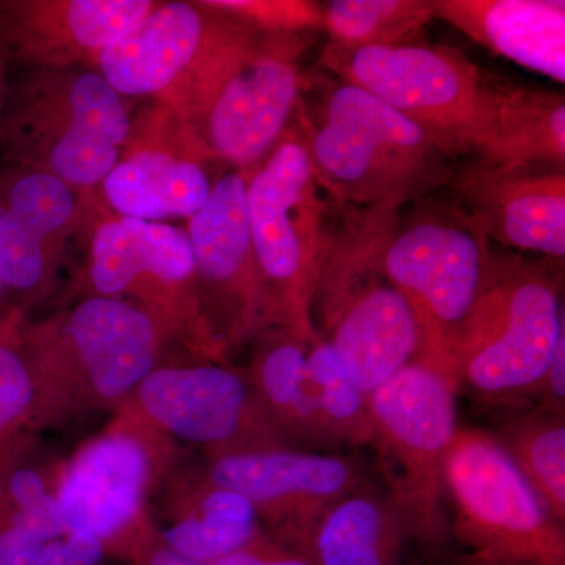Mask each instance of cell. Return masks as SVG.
<instances>
[{"label": "cell", "instance_id": "obj_1", "mask_svg": "<svg viewBox=\"0 0 565 565\" xmlns=\"http://www.w3.org/2000/svg\"><path fill=\"white\" fill-rule=\"evenodd\" d=\"M300 36H270L232 17L159 103L199 134L218 162L248 173L302 110Z\"/></svg>", "mask_w": 565, "mask_h": 565}, {"label": "cell", "instance_id": "obj_2", "mask_svg": "<svg viewBox=\"0 0 565 565\" xmlns=\"http://www.w3.org/2000/svg\"><path fill=\"white\" fill-rule=\"evenodd\" d=\"M21 340L35 384V434L117 412L170 345L139 307L95 294L43 321L25 319Z\"/></svg>", "mask_w": 565, "mask_h": 565}, {"label": "cell", "instance_id": "obj_3", "mask_svg": "<svg viewBox=\"0 0 565 565\" xmlns=\"http://www.w3.org/2000/svg\"><path fill=\"white\" fill-rule=\"evenodd\" d=\"M434 195L371 210V244L379 269L414 315L416 360L452 379V345L484 288L493 248L459 202Z\"/></svg>", "mask_w": 565, "mask_h": 565}, {"label": "cell", "instance_id": "obj_4", "mask_svg": "<svg viewBox=\"0 0 565 565\" xmlns=\"http://www.w3.org/2000/svg\"><path fill=\"white\" fill-rule=\"evenodd\" d=\"M313 120L302 107L316 174L333 202L356 210L399 207L452 184L445 148L363 88L327 81Z\"/></svg>", "mask_w": 565, "mask_h": 565}, {"label": "cell", "instance_id": "obj_5", "mask_svg": "<svg viewBox=\"0 0 565 565\" xmlns=\"http://www.w3.org/2000/svg\"><path fill=\"white\" fill-rule=\"evenodd\" d=\"M559 263L493 250L484 288L452 345L449 370L459 392L467 386L492 404L541 394L565 332Z\"/></svg>", "mask_w": 565, "mask_h": 565}, {"label": "cell", "instance_id": "obj_6", "mask_svg": "<svg viewBox=\"0 0 565 565\" xmlns=\"http://www.w3.org/2000/svg\"><path fill=\"white\" fill-rule=\"evenodd\" d=\"M20 70L9 77L0 161L44 170L95 195L131 132L126 99L92 66Z\"/></svg>", "mask_w": 565, "mask_h": 565}, {"label": "cell", "instance_id": "obj_7", "mask_svg": "<svg viewBox=\"0 0 565 565\" xmlns=\"http://www.w3.org/2000/svg\"><path fill=\"white\" fill-rule=\"evenodd\" d=\"M302 115V111H300ZM247 173L248 226L266 294L267 329L311 343L313 299L329 232V193L316 174L302 120Z\"/></svg>", "mask_w": 565, "mask_h": 565}, {"label": "cell", "instance_id": "obj_8", "mask_svg": "<svg viewBox=\"0 0 565 565\" xmlns=\"http://www.w3.org/2000/svg\"><path fill=\"white\" fill-rule=\"evenodd\" d=\"M341 210L343 218L329 222L313 319L367 396L416 360L419 334L403 294L374 262L371 210Z\"/></svg>", "mask_w": 565, "mask_h": 565}, {"label": "cell", "instance_id": "obj_9", "mask_svg": "<svg viewBox=\"0 0 565 565\" xmlns=\"http://www.w3.org/2000/svg\"><path fill=\"white\" fill-rule=\"evenodd\" d=\"M87 280L90 294L136 305L191 360L230 363L204 318L191 241L173 223L120 217L93 199Z\"/></svg>", "mask_w": 565, "mask_h": 565}, {"label": "cell", "instance_id": "obj_10", "mask_svg": "<svg viewBox=\"0 0 565 565\" xmlns=\"http://www.w3.org/2000/svg\"><path fill=\"white\" fill-rule=\"evenodd\" d=\"M456 382L414 360L367 394L373 448L388 492L407 515L414 544L435 556L451 539L446 515L445 457L459 429Z\"/></svg>", "mask_w": 565, "mask_h": 565}, {"label": "cell", "instance_id": "obj_11", "mask_svg": "<svg viewBox=\"0 0 565 565\" xmlns=\"http://www.w3.org/2000/svg\"><path fill=\"white\" fill-rule=\"evenodd\" d=\"M170 444L122 408L115 412L107 429L61 467L55 494L66 534L98 537L111 559L131 565L158 539L147 501L169 470Z\"/></svg>", "mask_w": 565, "mask_h": 565}, {"label": "cell", "instance_id": "obj_12", "mask_svg": "<svg viewBox=\"0 0 565 565\" xmlns=\"http://www.w3.org/2000/svg\"><path fill=\"white\" fill-rule=\"evenodd\" d=\"M451 534L493 565H565L564 525L494 435L459 427L445 457Z\"/></svg>", "mask_w": 565, "mask_h": 565}, {"label": "cell", "instance_id": "obj_13", "mask_svg": "<svg viewBox=\"0 0 565 565\" xmlns=\"http://www.w3.org/2000/svg\"><path fill=\"white\" fill-rule=\"evenodd\" d=\"M319 62L337 79L363 88L414 121L452 159L476 154L490 81L462 51L419 41L356 50L326 44Z\"/></svg>", "mask_w": 565, "mask_h": 565}, {"label": "cell", "instance_id": "obj_14", "mask_svg": "<svg viewBox=\"0 0 565 565\" xmlns=\"http://www.w3.org/2000/svg\"><path fill=\"white\" fill-rule=\"evenodd\" d=\"M121 408L169 440L200 449L206 459L288 446L245 370L232 363L163 362Z\"/></svg>", "mask_w": 565, "mask_h": 565}, {"label": "cell", "instance_id": "obj_15", "mask_svg": "<svg viewBox=\"0 0 565 565\" xmlns=\"http://www.w3.org/2000/svg\"><path fill=\"white\" fill-rule=\"evenodd\" d=\"M221 163L177 111L148 102L132 117L117 163L99 185L95 202L120 217L185 222L202 210L221 174Z\"/></svg>", "mask_w": 565, "mask_h": 565}, {"label": "cell", "instance_id": "obj_16", "mask_svg": "<svg viewBox=\"0 0 565 565\" xmlns=\"http://www.w3.org/2000/svg\"><path fill=\"white\" fill-rule=\"evenodd\" d=\"M204 475L250 500L269 537L300 556L322 516L370 484L351 457L289 446L207 459Z\"/></svg>", "mask_w": 565, "mask_h": 565}, {"label": "cell", "instance_id": "obj_17", "mask_svg": "<svg viewBox=\"0 0 565 565\" xmlns=\"http://www.w3.org/2000/svg\"><path fill=\"white\" fill-rule=\"evenodd\" d=\"M245 184L247 173L223 172L202 210L185 222L204 318L230 355L267 329Z\"/></svg>", "mask_w": 565, "mask_h": 565}, {"label": "cell", "instance_id": "obj_18", "mask_svg": "<svg viewBox=\"0 0 565 565\" xmlns=\"http://www.w3.org/2000/svg\"><path fill=\"white\" fill-rule=\"evenodd\" d=\"M459 204L490 244L534 253L552 262L565 256V169L476 159L456 172Z\"/></svg>", "mask_w": 565, "mask_h": 565}, {"label": "cell", "instance_id": "obj_19", "mask_svg": "<svg viewBox=\"0 0 565 565\" xmlns=\"http://www.w3.org/2000/svg\"><path fill=\"white\" fill-rule=\"evenodd\" d=\"M156 0H0V54L20 68L92 66Z\"/></svg>", "mask_w": 565, "mask_h": 565}, {"label": "cell", "instance_id": "obj_20", "mask_svg": "<svg viewBox=\"0 0 565 565\" xmlns=\"http://www.w3.org/2000/svg\"><path fill=\"white\" fill-rule=\"evenodd\" d=\"M228 21L206 2H158L96 57L93 68L122 98L161 102Z\"/></svg>", "mask_w": 565, "mask_h": 565}, {"label": "cell", "instance_id": "obj_21", "mask_svg": "<svg viewBox=\"0 0 565 565\" xmlns=\"http://www.w3.org/2000/svg\"><path fill=\"white\" fill-rule=\"evenodd\" d=\"M435 18L493 54L564 84L563 0H435Z\"/></svg>", "mask_w": 565, "mask_h": 565}, {"label": "cell", "instance_id": "obj_22", "mask_svg": "<svg viewBox=\"0 0 565 565\" xmlns=\"http://www.w3.org/2000/svg\"><path fill=\"white\" fill-rule=\"evenodd\" d=\"M253 341L255 351L245 373L286 445L308 451L338 449L316 407L307 341L282 329L263 330Z\"/></svg>", "mask_w": 565, "mask_h": 565}, {"label": "cell", "instance_id": "obj_23", "mask_svg": "<svg viewBox=\"0 0 565 565\" xmlns=\"http://www.w3.org/2000/svg\"><path fill=\"white\" fill-rule=\"evenodd\" d=\"M411 523L388 490L366 484L322 516L303 557L315 565H403Z\"/></svg>", "mask_w": 565, "mask_h": 565}, {"label": "cell", "instance_id": "obj_24", "mask_svg": "<svg viewBox=\"0 0 565 565\" xmlns=\"http://www.w3.org/2000/svg\"><path fill=\"white\" fill-rule=\"evenodd\" d=\"M476 156L487 162L565 169L563 93L490 82L484 131Z\"/></svg>", "mask_w": 565, "mask_h": 565}, {"label": "cell", "instance_id": "obj_25", "mask_svg": "<svg viewBox=\"0 0 565 565\" xmlns=\"http://www.w3.org/2000/svg\"><path fill=\"white\" fill-rule=\"evenodd\" d=\"M61 467L47 460L39 434H22L0 459V519L20 516L47 542L65 535L58 505Z\"/></svg>", "mask_w": 565, "mask_h": 565}, {"label": "cell", "instance_id": "obj_26", "mask_svg": "<svg viewBox=\"0 0 565 565\" xmlns=\"http://www.w3.org/2000/svg\"><path fill=\"white\" fill-rule=\"evenodd\" d=\"M556 522L565 525V419L537 408L494 434Z\"/></svg>", "mask_w": 565, "mask_h": 565}, {"label": "cell", "instance_id": "obj_27", "mask_svg": "<svg viewBox=\"0 0 565 565\" xmlns=\"http://www.w3.org/2000/svg\"><path fill=\"white\" fill-rule=\"evenodd\" d=\"M435 18V0H333L322 6L332 46L356 50L416 43Z\"/></svg>", "mask_w": 565, "mask_h": 565}, {"label": "cell", "instance_id": "obj_28", "mask_svg": "<svg viewBox=\"0 0 565 565\" xmlns=\"http://www.w3.org/2000/svg\"><path fill=\"white\" fill-rule=\"evenodd\" d=\"M316 407L338 448H362L374 440L367 396L355 385L333 345L319 334L307 345Z\"/></svg>", "mask_w": 565, "mask_h": 565}, {"label": "cell", "instance_id": "obj_29", "mask_svg": "<svg viewBox=\"0 0 565 565\" xmlns=\"http://www.w3.org/2000/svg\"><path fill=\"white\" fill-rule=\"evenodd\" d=\"M65 252L0 206V282L18 311L46 299Z\"/></svg>", "mask_w": 565, "mask_h": 565}, {"label": "cell", "instance_id": "obj_30", "mask_svg": "<svg viewBox=\"0 0 565 565\" xmlns=\"http://www.w3.org/2000/svg\"><path fill=\"white\" fill-rule=\"evenodd\" d=\"M262 523H241L221 516L178 514L158 527L159 542L174 555L207 565L267 537Z\"/></svg>", "mask_w": 565, "mask_h": 565}, {"label": "cell", "instance_id": "obj_31", "mask_svg": "<svg viewBox=\"0 0 565 565\" xmlns=\"http://www.w3.org/2000/svg\"><path fill=\"white\" fill-rule=\"evenodd\" d=\"M25 319L0 330V459L22 434L32 433L35 384L22 349Z\"/></svg>", "mask_w": 565, "mask_h": 565}, {"label": "cell", "instance_id": "obj_32", "mask_svg": "<svg viewBox=\"0 0 565 565\" xmlns=\"http://www.w3.org/2000/svg\"><path fill=\"white\" fill-rule=\"evenodd\" d=\"M270 36H300L322 28V6L307 0H204Z\"/></svg>", "mask_w": 565, "mask_h": 565}, {"label": "cell", "instance_id": "obj_33", "mask_svg": "<svg viewBox=\"0 0 565 565\" xmlns=\"http://www.w3.org/2000/svg\"><path fill=\"white\" fill-rule=\"evenodd\" d=\"M46 544L24 519H0V565H36Z\"/></svg>", "mask_w": 565, "mask_h": 565}, {"label": "cell", "instance_id": "obj_34", "mask_svg": "<svg viewBox=\"0 0 565 565\" xmlns=\"http://www.w3.org/2000/svg\"><path fill=\"white\" fill-rule=\"evenodd\" d=\"M277 544L273 539L267 535L263 541L256 542L250 546H245L243 550L230 553V555L221 557V559L214 561V563L207 565H263L266 559L267 553L273 550V546Z\"/></svg>", "mask_w": 565, "mask_h": 565}, {"label": "cell", "instance_id": "obj_35", "mask_svg": "<svg viewBox=\"0 0 565 565\" xmlns=\"http://www.w3.org/2000/svg\"><path fill=\"white\" fill-rule=\"evenodd\" d=\"M131 565H199L193 564L191 561L182 559V557L174 555V553L167 550L166 546L159 542V537L143 553H140Z\"/></svg>", "mask_w": 565, "mask_h": 565}, {"label": "cell", "instance_id": "obj_36", "mask_svg": "<svg viewBox=\"0 0 565 565\" xmlns=\"http://www.w3.org/2000/svg\"><path fill=\"white\" fill-rule=\"evenodd\" d=\"M263 565H315L307 557L296 555L289 550L282 548L281 545L275 544L273 550L267 553Z\"/></svg>", "mask_w": 565, "mask_h": 565}, {"label": "cell", "instance_id": "obj_37", "mask_svg": "<svg viewBox=\"0 0 565 565\" xmlns=\"http://www.w3.org/2000/svg\"><path fill=\"white\" fill-rule=\"evenodd\" d=\"M24 318L25 315L18 311L13 303L10 302L9 296H7L6 289H3L2 282H0V330L3 327L10 326L11 322Z\"/></svg>", "mask_w": 565, "mask_h": 565}, {"label": "cell", "instance_id": "obj_38", "mask_svg": "<svg viewBox=\"0 0 565 565\" xmlns=\"http://www.w3.org/2000/svg\"><path fill=\"white\" fill-rule=\"evenodd\" d=\"M7 92H9V73H7L6 58L0 54V121H2L3 106H6Z\"/></svg>", "mask_w": 565, "mask_h": 565}, {"label": "cell", "instance_id": "obj_39", "mask_svg": "<svg viewBox=\"0 0 565 565\" xmlns=\"http://www.w3.org/2000/svg\"><path fill=\"white\" fill-rule=\"evenodd\" d=\"M456 565H493L489 563H484V561L476 559V557L468 556L467 559L460 561L459 564Z\"/></svg>", "mask_w": 565, "mask_h": 565}]
</instances>
